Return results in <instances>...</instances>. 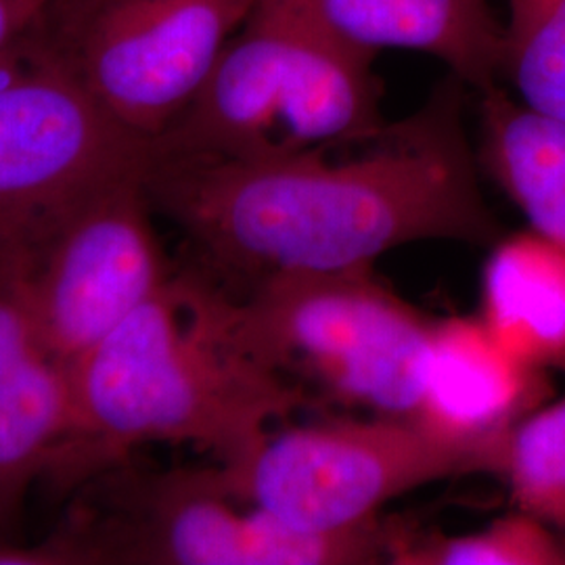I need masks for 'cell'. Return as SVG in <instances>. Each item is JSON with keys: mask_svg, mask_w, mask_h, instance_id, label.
Segmentation results:
<instances>
[{"mask_svg": "<svg viewBox=\"0 0 565 565\" xmlns=\"http://www.w3.org/2000/svg\"><path fill=\"white\" fill-rule=\"evenodd\" d=\"M469 86L448 74L371 141L289 158H147L156 216L182 233L184 266L239 300L282 275L373 268L408 243L490 247L505 233L486 203L465 130Z\"/></svg>", "mask_w": 565, "mask_h": 565, "instance_id": "6da1fadb", "label": "cell"}, {"mask_svg": "<svg viewBox=\"0 0 565 565\" xmlns=\"http://www.w3.org/2000/svg\"><path fill=\"white\" fill-rule=\"evenodd\" d=\"M70 417L41 484L70 499L142 443L202 448L233 467L317 401L239 350L224 296L186 268L70 369Z\"/></svg>", "mask_w": 565, "mask_h": 565, "instance_id": "7a4b0ae2", "label": "cell"}, {"mask_svg": "<svg viewBox=\"0 0 565 565\" xmlns=\"http://www.w3.org/2000/svg\"><path fill=\"white\" fill-rule=\"evenodd\" d=\"M375 60L329 32L302 0H258L149 153L258 160L371 141L387 124Z\"/></svg>", "mask_w": 565, "mask_h": 565, "instance_id": "3957f363", "label": "cell"}, {"mask_svg": "<svg viewBox=\"0 0 565 565\" xmlns=\"http://www.w3.org/2000/svg\"><path fill=\"white\" fill-rule=\"evenodd\" d=\"M61 524L18 565L385 564L384 520L306 532L237 509L223 467H147L132 457L67 499Z\"/></svg>", "mask_w": 565, "mask_h": 565, "instance_id": "277c9868", "label": "cell"}, {"mask_svg": "<svg viewBox=\"0 0 565 565\" xmlns=\"http://www.w3.org/2000/svg\"><path fill=\"white\" fill-rule=\"evenodd\" d=\"M224 319L249 359L327 401L398 419L419 411L436 319L373 268L275 277L239 300L224 296Z\"/></svg>", "mask_w": 565, "mask_h": 565, "instance_id": "5b68a950", "label": "cell"}, {"mask_svg": "<svg viewBox=\"0 0 565 565\" xmlns=\"http://www.w3.org/2000/svg\"><path fill=\"white\" fill-rule=\"evenodd\" d=\"M494 471L488 450L380 415L270 429L242 463L223 467L239 503L323 534L373 524L382 507L417 488Z\"/></svg>", "mask_w": 565, "mask_h": 565, "instance_id": "8992f818", "label": "cell"}, {"mask_svg": "<svg viewBox=\"0 0 565 565\" xmlns=\"http://www.w3.org/2000/svg\"><path fill=\"white\" fill-rule=\"evenodd\" d=\"M258 0H53L23 46L156 139L195 99Z\"/></svg>", "mask_w": 565, "mask_h": 565, "instance_id": "52a82bcc", "label": "cell"}, {"mask_svg": "<svg viewBox=\"0 0 565 565\" xmlns=\"http://www.w3.org/2000/svg\"><path fill=\"white\" fill-rule=\"evenodd\" d=\"M0 82V242L36 249L103 184L141 170L142 139L53 61L20 46Z\"/></svg>", "mask_w": 565, "mask_h": 565, "instance_id": "ba28073f", "label": "cell"}, {"mask_svg": "<svg viewBox=\"0 0 565 565\" xmlns=\"http://www.w3.org/2000/svg\"><path fill=\"white\" fill-rule=\"evenodd\" d=\"M142 170L103 184L32 249L34 312L44 342L67 369L174 273L153 226Z\"/></svg>", "mask_w": 565, "mask_h": 565, "instance_id": "9c48e42d", "label": "cell"}, {"mask_svg": "<svg viewBox=\"0 0 565 565\" xmlns=\"http://www.w3.org/2000/svg\"><path fill=\"white\" fill-rule=\"evenodd\" d=\"M32 249L0 242V545L13 536L32 486L70 417V369L44 342L32 302Z\"/></svg>", "mask_w": 565, "mask_h": 565, "instance_id": "30bf717a", "label": "cell"}, {"mask_svg": "<svg viewBox=\"0 0 565 565\" xmlns=\"http://www.w3.org/2000/svg\"><path fill=\"white\" fill-rule=\"evenodd\" d=\"M551 387L548 373L515 359L480 317L436 319L413 422L488 450L499 467L507 434L546 403Z\"/></svg>", "mask_w": 565, "mask_h": 565, "instance_id": "8fae6325", "label": "cell"}, {"mask_svg": "<svg viewBox=\"0 0 565 565\" xmlns=\"http://www.w3.org/2000/svg\"><path fill=\"white\" fill-rule=\"evenodd\" d=\"M312 18L366 53L415 51L443 61L476 93L501 82L505 23L492 0H302Z\"/></svg>", "mask_w": 565, "mask_h": 565, "instance_id": "7c38bea8", "label": "cell"}, {"mask_svg": "<svg viewBox=\"0 0 565 565\" xmlns=\"http://www.w3.org/2000/svg\"><path fill=\"white\" fill-rule=\"evenodd\" d=\"M480 319L522 363L565 373L564 247L532 228L492 243Z\"/></svg>", "mask_w": 565, "mask_h": 565, "instance_id": "4fadbf2b", "label": "cell"}, {"mask_svg": "<svg viewBox=\"0 0 565 565\" xmlns=\"http://www.w3.org/2000/svg\"><path fill=\"white\" fill-rule=\"evenodd\" d=\"M478 95L480 168L527 228L565 249V121L532 111L501 84Z\"/></svg>", "mask_w": 565, "mask_h": 565, "instance_id": "5bb4252c", "label": "cell"}, {"mask_svg": "<svg viewBox=\"0 0 565 565\" xmlns=\"http://www.w3.org/2000/svg\"><path fill=\"white\" fill-rule=\"evenodd\" d=\"M384 543L392 565H565V534L518 509L467 534L384 520Z\"/></svg>", "mask_w": 565, "mask_h": 565, "instance_id": "9a60e30c", "label": "cell"}, {"mask_svg": "<svg viewBox=\"0 0 565 565\" xmlns=\"http://www.w3.org/2000/svg\"><path fill=\"white\" fill-rule=\"evenodd\" d=\"M501 81L532 111L565 121V0H509Z\"/></svg>", "mask_w": 565, "mask_h": 565, "instance_id": "2e32d148", "label": "cell"}, {"mask_svg": "<svg viewBox=\"0 0 565 565\" xmlns=\"http://www.w3.org/2000/svg\"><path fill=\"white\" fill-rule=\"evenodd\" d=\"M494 478L518 511L565 534V398L539 406L507 434Z\"/></svg>", "mask_w": 565, "mask_h": 565, "instance_id": "e0dca14e", "label": "cell"}, {"mask_svg": "<svg viewBox=\"0 0 565 565\" xmlns=\"http://www.w3.org/2000/svg\"><path fill=\"white\" fill-rule=\"evenodd\" d=\"M53 0H0V65L21 46Z\"/></svg>", "mask_w": 565, "mask_h": 565, "instance_id": "ac0fdd59", "label": "cell"}]
</instances>
